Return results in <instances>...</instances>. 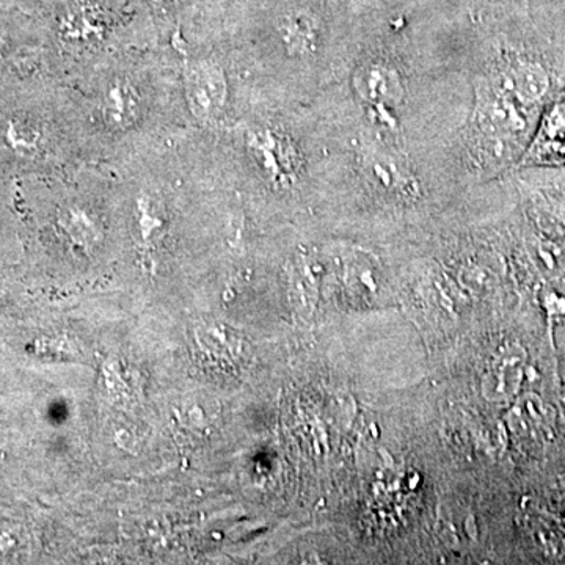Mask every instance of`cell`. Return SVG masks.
I'll return each mask as SVG.
<instances>
[{"label":"cell","instance_id":"cell-2","mask_svg":"<svg viewBox=\"0 0 565 565\" xmlns=\"http://www.w3.org/2000/svg\"><path fill=\"white\" fill-rule=\"evenodd\" d=\"M185 169L226 189L262 221H315L326 184L327 143L311 104L253 90L233 125L189 131L173 143Z\"/></svg>","mask_w":565,"mask_h":565},{"label":"cell","instance_id":"cell-6","mask_svg":"<svg viewBox=\"0 0 565 565\" xmlns=\"http://www.w3.org/2000/svg\"><path fill=\"white\" fill-rule=\"evenodd\" d=\"M9 206L35 228L52 262L88 267L109 247L121 215L120 184L114 169L85 166L63 177L18 181Z\"/></svg>","mask_w":565,"mask_h":565},{"label":"cell","instance_id":"cell-10","mask_svg":"<svg viewBox=\"0 0 565 565\" xmlns=\"http://www.w3.org/2000/svg\"><path fill=\"white\" fill-rule=\"evenodd\" d=\"M39 73L40 41L28 11L0 10V87Z\"/></svg>","mask_w":565,"mask_h":565},{"label":"cell","instance_id":"cell-8","mask_svg":"<svg viewBox=\"0 0 565 565\" xmlns=\"http://www.w3.org/2000/svg\"><path fill=\"white\" fill-rule=\"evenodd\" d=\"M178 63L182 104L191 131H217L233 125L253 96L243 63L221 31L203 39L167 44Z\"/></svg>","mask_w":565,"mask_h":565},{"label":"cell","instance_id":"cell-12","mask_svg":"<svg viewBox=\"0 0 565 565\" xmlns=\"http://www.w3.org/2000/svg\"><path fill=\"white\" fill-rule=\"evenodd\" d=\"M25 0H0V10L24 9Z\"/></svg>","mask_w":565,"mask_h":565},{"label":"cell","instance_id":"cell-11","mask_svg":"<svg viewBox=\"0 0 565 565\" xmlns=\"http://www.w3.org/2000/svg\"><path fill=\"white\" fill-rule=\"evenodd\" d=\"M561 167H565V87L546 103L514 172Z\"/></svg>","mask_w":565,"mask_h":565},{"label":"cell","instance_id":"cell-9","mask_svg":"<svg viewBox=\"0 0 565 565\" xmlns=\"http://www.w3.org/2000/svg\"><path fill=\"white\" fill-rule=\"evenodd\" d=\"M150 11L159 44L203 39L222 28L232 0H141Z\"/></svg>","mask_w":565,"mask_h":565},{"label":"cell","instance_id":"cell-4","mask_svg":"<svg viewBox=\"0 0 565 565\" xmlns=\"http://www.w3.org/2000/svg\"><path fill=\"white\" fill-rule=\"evenodd\" d=\"M71 88L95 166L117 170L191 131L167 44L122 52Z\"/></svg>","mask_w":565,"mask_h":565},{"label":"cell","instance_id":"cell-1","mask_svg":"<svg viewBox=\"0 0 565 565\" xmlns=\"http://www.w3.org/2000/svg\"><path fill=\"white\" fill-rule=\"evenodd\" d=\"M467 29L360 17L343 74L311 103L327 141L441 163L460 181L452 145L471 102Z\"/></svg>","mask_w":565,"mask_h":565},{"label":"cell","instance_id":"cell-3","mask_svg":"<svg viewBox=\"0 0 565 565\" xmlns=\"http://www.w3.org/2000/svg\"><path fill=\"white\" fill-rule=\"evenodd\" d=\"M359 25L341 0H232L222 31L253 90L311 104L343 74Z\"/></svg>","mask_w":565,"mask_h":565},{"label":"cell","instance_id":"cell-7","mask_svg":"<svg viewBox=\"0 0 565 565\" xmlns=\"http://www.w3.org/2000/svg\"><path fill=\"white\" fill-rule=\"evenodd\" d=\"M40 41L41 74L58 84H79L126 51L159 44L141 0H25Z\"/></svg>","mask_w":565,"mask_h":565},{"label":"cell","instance_id":"cell-5","mask_svg":"<svg viewBox=\"0 0 565 565\" xmlns=\"http://www.w3.org/2000/svg\"><path fill=\"white\" fill-rule=\"evenodd\" d=\"M95 166L76 93L44 74L0 87V199L25 178L63 177Z\"/></svg>","mask_w":565,"mask_h":565}]
</instances>
